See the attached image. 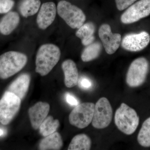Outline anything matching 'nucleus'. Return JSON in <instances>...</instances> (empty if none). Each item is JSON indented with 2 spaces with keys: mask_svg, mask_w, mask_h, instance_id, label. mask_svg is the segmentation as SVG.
Wrapping results in <instances>:
<instances>
[{
  "mask_svg": "<svg viewBox=\"0 0 150 150\" xmlns=\"http://www.w3.org/2000/svg\"><path fill=\"white\" fill-rule=\"evenodd\" d=\"M58 46L48 43L40 46L35 59V71L41 76L48 75L58 64L61 57Z\"/></svg>",
  "mask_w": 150,
  "mask_h": 150,
  "instance_id": "1",
  "label": "nucleus"
},
{
  "mask_svg": "<svg viewBox=\"0 0 150 150\" xmlns=\"http://www.w3.org/2000/svg\"><path fill=\"white\" fill-rule=\"evenodd\" d=\"M27 56L21 52L10 51L0 56V78L5 79L21 71L27 64Z\"/></svg>",
  "mask_w": 150,
  "mask_h": 150,
  "instance_id": "2",
  "label": "nucleus"
},
{
  "mask_svg": "<svg viewBox=\"0 0 150 150\" xmlns=\"http://www.w3.org/2000/svg\"><path fill=\"white\" fill-rule=\"evenodd\" d=\"M114 121L121 132L126 135H131L139 126V117L136 110L123 103L115 111Z\"/></svg>",
  "mask_w": 150,
  "mask_h": 150,
  "instance_id": "3",
  "label": "nucleus"
},
{
  "mask_svg": "<svg viewBox=\"0 0 150 150\" xmlns=\"http://www.w3.org/2000/svg\"><path fill=\"white\" fill-rule=\"evenodd\" d=\"M57 11L59 16L73 29L79 28L86 20L85 14L81 9L64 0L58 3Z\"/></svg>",
  "mask_w": 150,
  "mask_h": 150,
  "instance_id": "4",
  "label": "nucleus"
},
{
  "mask_svg": "<svg viewBox=\"0 0 150 150\" xmlns=\"http://www.w3.org/2000/svg\"><path fill=\"white\" fill-rule=\"evenodd\" d=\"M21 100L14 94L6 91L0 100V122L4 125L10 123L18 112Z\"/></svg>",
  "mask_w": 150,
  "mask_h": 150,
  "instance_id": "5",
  "label": "nucleus"
},
{
  "mask_svg": "<svg viewBox=\"0 0 150 150\" xmlns=\"http://www.w3.org/2000/svg\"><path fill=\"white\" fill-rule=\"evenodd\" d=\"M149 63L146 58L141 57L131 63L126 74V82L130 87L139 86L144 83L149 71Z\"/></svg>",
  "mask_w": 150,
  "mask_h": 150,
  "instance_id": "6",
  "label": "nucleus"
},
{
  "mask_svg": "<svg viewBox=\"0 0 150 150\" xmlns=\"http://www.w3.org/2000/svg\"><path fill=\"white\" fill-rule=\"evenodd\" d=\"M95 105L93 103L85 102L76 106L69 115L70 124L80 129L88 126L92 121Z\"/></svg>",
  "mask_w": 150,
  "mask_h": 150,
  "instance_id": "7",
  "label": "nucleus"
},
{
  "mask_svg": "<svg viewBox=\"0 0 150 150\" xmlns=\"http://www.w3.org/2000/svg\"><path fill=\"white\" fill-rule=\"evenodd\" d=\"M113 111L108 100L105 97L100 98L95 105L92 125L96 129H103L110 125Z\"/></svg>",
  "mask_w": 150,
  "mask_h": 150,
  "instance_id": "8",
  "label": "nucleus"
},
{
  "mask_svg": "<svg viewBox=\"0 0 150 150\" xmlns=\"http://www.w3.org/2000/svg\"><path fill=\"white\" fill-rule=\"evenodd\" d=\"M150 14V0H140L129 7L121 16L124 24H130L139 21Z\"/></svg>",
  "mask_w": 150,
  "mask_h": 150,
  "instance_id": "9",
  "label": "nucleus"
},
{
  "mask_svg": "<svg viewBox=\"0 0 150 150\" xmlns=\"http://www.w3.org/2000/svg\"><path fill=\"white\" fill-rule=\"evenodd\" d=\"M98 35L106 53L110 55L114 54L121 44V34L112 33L110 25L103 24L100 27Z\"/></svg>",
  "mask_w": 150,
  "mask_h": 150,
  "instance_id": "10",
  "label": "nucleus"
},
{
  "mask_svg": "<svg viewBox=\"0 0 150 150\" xmlns=\"http://www.w3.org/2000/svg\"><path fill=\"white\" fill-rule=\"evenodd\" d=\"M150 42V36L146 31L139 33H130L124 36L121 42V46L125 50L131 52H137L144 49Z\"/></svg>",
  "mask_w": 150,
  "mask_h": 150,
  "instance_id": "11",
  "label": "nucleus"
},
{
  "mask_svg": "<svg viewBox=\"0 0 150 150\" xmlns=\"http://www.w3.org/2000/svg\"><path fill=\"white\" fill-rule=\"evenodd\" d=\"M57 8L55 3H43L40 6L36 22L39 28L45 30L54 22L56 18Z\"/></svg>",
  "mask_w": 150,
  "mask_h": 150,
  "instance_id": "12",
  "label": "nucleus"
},
{
  "mask_svg": "<svg viewBox=\"0 0 150 150\" xmlns=\"http://www.w3.org/2000/svg\"><path fill=\"white\" fill-rule=\"evenodd\" d=\"M50 106L46 102H39L30 108L28 115L32 128L35 130L39 129L43 121L47 117Z\"/></svg>",
  "mask_w": 150,
  "mask_h": 150,
  "instance_id": "13",
  "label": "nucleus"
},
{
  "mask_svg": "<svg viewBox=\"0 0 150 150\" xmlns=\"http://www.w3.org/2000/svg\"><path fill=\"white\" fill-rule=\"evenodd\" d=\"M30 81V76L28 74H22L11 84L7 91L14 94L22 100L27 94Z\"/></svg>",
  "mask_w": 150,
  "mask_h": 150,
  "instance_id": "14",
  "label": "nucleus"
},
{
  "mask_svg": "<svg viewBox=\"0 0 150 150\" xmlns=\"http://www.w3.org/2000/svg\"><path fill=\"white\" fill-rule=\"evenodd\" d=\"M62 69L64 74L66 86L71 88L77 85L79 74L76 63L73 60L68 59L62 63Z\"/></svg>",
  "mask_w": 150,
  "mask_h": 150,
  "instance_id": "15",
  "label": "nucleus"
},
{
  "mask_svg": "<svg viewBox=\"0 0 150 150\" xmlns=\"http://www.w3.org/2000/svg\"><path fill=\"white\" fill-rule=\"evenodd\" d=\"M20 20L16 12H8L0 21V33L4 35H10L18 25Z\"/></svg>",
  "mask_w": 150,
  "mask_h": 150,
  "instance_id": "16",
  "label": "nucleus"
},
{
  "mask_svg": "<svg viewBox=\"0 0 150 150\" xmlns=\"http://www.w3.org/2000/svg\"><path fill=\"white\" fill-rule=\"evenodd\" d=\"M63 146V142L61 135L56 132L45 137L39 144L38 149L41 150H59Z\"/></svg>",
  "mask_w": 150,
  "mask_h": 150,
  "instance_id": "17",
  "label": "nucleus"
},
{
  "mask_svg": "<svg viewBox=\"0 0 150 150\" xmlns=\"http://www.w3.org/2000/svg\"><path fill=\"white\" fill-rule=\"evenodd\" d=\"M95 31L94 24L92 22H88L78 28L76 32V35L80 38L83 45L87 46L93 43L95 40Z\"/></svg>",
  "mask_w": 150,
  "mask_h": 150,
  "instance_id": "18",
  "label": "nucleus"
},
{
  "mask_svg": "<svg viewBox=\"0 0 150 150\" xmlns=\"http://www.w3.org/2000/svg\"><path fill=\"white\" fill-rule=\"evenodd\" d=\"M40 0H22L19 10L23 16L28 18L37 13L40 9Z\"/></svg>",
  "mask_w": 150,
  "mask_h": 150,
  "instance_id": "19",
  "label": "nucleus"
},
{
  "mask_svg": "<svg viewBox=\"0 0 150 150\" xmlns=\"http://www.w3.org/2000/svg\"><path fill=\"white\" fill-rule=\"evenodd\" d=\"M91 140L88 135L78 134L73 138L68 150H89L91 148Z\"/></svg>",
  "mask_w": 150,
  "mask_h": 150,
  "instance_id": "20",
  "label": "nucleus"
},
{
  "mask_svg": "<svg viewBox=\"0 0 150 150\" xmlns=\"http://www.w3.org/2000/svg\"><path fill=\"white\" fill-rule=\"evenodd\" d=\"M102 50V45L98 42L92 43L84 48L81 58L84 62H88L96 59L99 56Z\"/></svg>",
  "mask_w": 150,
  "mask_h": 150,
  "instance_id": "21",
  "label": "nucleus"
},
{
  "mask_svg": "<svg viewBox=\"0 0 150 150\" xmlns=\"http://www.w3.org/2000/svg\"><path fill=\"white\" fill-rule=\"evenodd\" d=\"M60 123L58 119H54L52 116L46 117L39 127L40 134L43 137L56 132L59 128Z\"/></svg>",
  "mask_w": 150,
  "mask_h": 150,
  "instance_id": "22",
  "label": "nucleus"
},
{
  "mask_svg": "<svg viewBox=\"0 0 150 150\" xmlns=\"http://www.w3.org/2000/svg\"><path fill=\"white\" fill-rule=\"evenodd\" d=\"M138 143L144 147H150V117L146 119L140 129L138 137Z\"/></svg>",
  "mask_w": 150,
  "mask_h": 150,
  "instance_id": "23",
  "label": "nucleus"
},
{
  "mask_svg": "<svg viewBox=\"0 0 150 150\" xmlns=\"http://www.w3.org/2000/svg\"><path fill=\"white\" fill-rule=\"evenodd\" d=\"M14 5L13 0H0V13H6Z\"/></svg>",
  "mask_w": 150,
  "mask_h": 150,
  "instance_id": "24",
  "label": "nucleus"
},
{
  "mask_svg": "<svg viewBox=\"0 0 150 150\" xmlns=\"http://www.w3.org/2000/svg\"><path fill=\"white\" fill-rule=\"evenodd\" d=\"M137 0H115L116 7L118 10L123 11L128 8Z\"/></svg>",
  "mask_w": 150,
  "mask_h": 150,
  "instance_id": "25",
  "label": "nucleus"
},
{
  "mask_svg": "<svg viewBox=\"0 0 150 150\" xmlns=\"http://www.w3.org/2000/svg\"><path fill=\"white\" fill-rule=\"evenodd\" d=\"M78 83L81 88L84 89H88L91 88L92 83L89 79L86 77H82L79 79Z\"/></svg>",
  "mask_w": 150,
  "mask_h": 150,
  "instance_id": "26",
  "label": "nucleus"
},
{
  "mask_svg": "<svg viewBox=\"0 0 150 150\" xmlns=\"http://www.w3.org/2000/svg\"><path fill=\"white\" fill-rule=\"evenodd\" d=\"M66 99L67 102L70 105L76 106L79 104V100L71 94L69 93L66 94Z\"/></svg>",
  "mask_w": 150,
  "mask_h": 150,
  "instance_id": "27",
  "label": "nucleus"
},
{
  "mask_svg": "<svg viewBox=\"0 0 150 150\" xmlns=\"http://www.w3.org/2000/svg\"><path fill=\"white\" fill-rule=\"evenodd\" d=\"M4 131L3 129L0 128V137L2 136L4 134Z\"/></svg>",
  "mask_w": 150,
  "mask_h": 150,
  "instance_id": "28",
  "label": "nucleus"
}]
</instances>
